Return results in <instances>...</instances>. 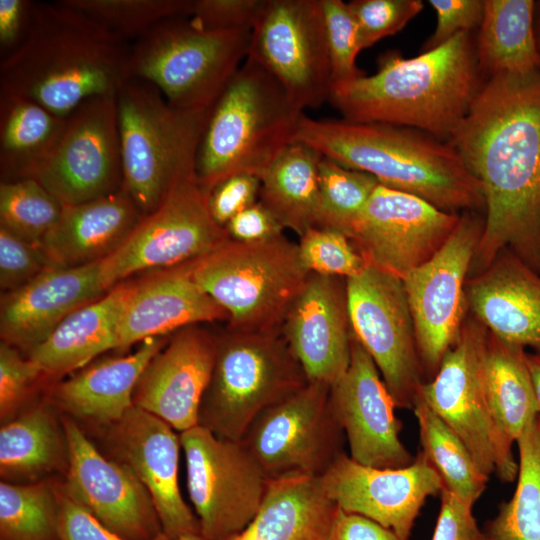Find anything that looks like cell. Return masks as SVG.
Wrapping results in <instances>:
<instances>
[{
  "label": "cell",
  "mask_w": 540,
  "mask_h": 540,
  "mask_svg": "<svg viewBox=\"0 0 540 540\" xmlns=\"http://www.w3.org/2000/svg\"><path fill=\"white\" fill-rule=\"evenodd\" d=\"M448 142L484 196L470 275L503 249L540 274V71L487 79Z\"/></svg>",
  "instance_id": "1"
},
{
  "label": "cell",
  "mask_w": 540,
  "mask_h": 540,
  "mask_svg": "<svg viewBox=\"0 0 540 540\" xmlns=\"http://www.w3.org/2000/svg\"><path fill=\"white\" fill-rule=\"evenodd\" d=\"M131 48L63 0L34 2L25 39L0 61V94L66 118L90 98L116 96L130 79Z\"/></svg>",
  "instance_id": "2"
},
{
  "label": "cell",
  "mask_w": 540,
  "mask_h": 540,
  "mask_svg": "<svg viewBox=\"0 0 540 540\" xmlns=\"http://www.w3.org/2000/svg\"><path fill=\"white\" fill-rule=\"evenodd\" d=\"M473 32L404 58L387 52L377 72L332 87L329 102L344 120L417 129L448 142L486 79Z\"/></svg>",
  "instance_id": "3"
},
{
  "label": "cell",
  "mask_w": 540,
  "mask_h": 540,
  "mask_svg": "<svg viewBox=\"0 0 540 540\" xmlns=\"http://www.w3.org/2000/svg\"><path fill=\"white\" fill-rule=\"evenodd\" d=\"M294 141L443 211L459 214L485 209L481 184L456 149L417 129L344 119L316 120L303 114Z\"/></svg>",
  "instance_id": "4"
},
{
  "label": "cell",
  "mask_w": 540,
  "mask_h": 540,
  "mask_svg": "<svg viewBox=\"0 0 540 540\" xmlns=\"http://www.w3.org/2000/svg\"><path fill=\"white\" fill-rule=\"evenodd\" d=\"M304 112L261 66L246 58L208 112L195 171L210 192L224 179H259L292 143Z\"/></svg>",
  "instance_id": "5"
},
{
  "label": "cell",
  "mask_w": 540,
  "mask_h": 540,
  "mask_svg": "<svg viewBox=\"0 0 540 540\" xmlns=\"http://www.w3.org/2000/svg\"><path fill=\"white\" fill-rule=\"evenodd\" d=\"M308 382L281 328H228L217 336L214 366L198 425L215 436L240 441L255 418Z\"/></svg>",
  "instance_id": "6"
},
{
  "label": "cell",
  "mask_w": 540,
  "mask_h": 540,
  "mask_svg": "<svg viewBox=\"0 0 540 540\" xmlns=\"http://www.w3.org/2000/svg\"><path fill=\"white\" fill-rule=\"evenodd\" d=\"M250 34L164 20L132 44L129 78L155 86L178 111L208 112L247 58Z\"/></svg>",
  "instance_id": "7"
},
{
  "label": "cell",
  "mask_w": 540,
  "mask_h": 540,
  "mask_svg": "<svg viewBox=\"0 0 540 540\" xmlns=\"http://www.w3.org/2000/svg\"><path fill=\"white\" fill-rule=\"evenodd\" d=\"M192 279L227 314L230 329L281 328L309 274L283 234L262 242L228 239L190 263Z\"/></svg>",
  "instance_id": "8"
},
{
  "label": "cell",
  "mask_w": 540,
  "mask_h": 540,
  "mask_svg": "<svg viewBox=\"0 0 540 540\" xmlns=\"http://www.w3.org/2000/svg\"><path fill=\"white\" fill-rule=\"evenodd\" d=\"M123 186L143 216L167 194L179 170L195 159L208 112L172 108L152 84L127 80L116 94Z\"/></svg>",
  "instance_id": "9"
},
{
  "label": "cell",
  "mask_w": 540,
  "mask_h": 540,
  "mask_svg": "<svg viewBox=\"0 0 540 540\" xmlns=\"http://www.w3.org/2000/svg\"><path fill=\"white\" fill-rule=\"evenodd\" d=\"M488 330L469 314L438 371L419 396L461 438L481 471L502 482L517 478L518 462L490 412L484 384Z\"/></svg>",
  "instance_id": "10"
},
{
  "label": "cell",
  "mask_w": 540,
  "mask_h": 540,
  "mask_svg": "<svg viewBox=\"0 0 540 540\" xmlns=\"http://www.w3.org/2000/svg\"><path fill=\"white\" fill-rule=\"evenodd\" d=\"M228 239L211 215L209 192L198 180L193 159L179 170L156 210L101 261L103 285L108 291L141 270L196 261Z\"/></svg>",
  "instance_id": "11"
},
{
  "label": "cell",
  "mask_w": 540,
  "mask_h": 540,
  "mask_svg": "<svg viewBox=\"0 0 540 540\" xmlns=\"http://www.w3.org/2000/svg\"><path fill=\"white\" fill-rule=\"evenodd\" d=\"M330 386L308 381L261 412L240 440L270 480L320 477L344 453Z\"/></svg>",
  "instance_id": "12"
},
{
  "label": "cell",
  "mask_w": 540,
  "mask_h": 540,
  "mask_svg": "<svg viewBox=\"0 0 540 540\" xmlns=\"http://www.w3.org/2000/svg\"><path fill=\"white\" fill-rule=\"evenodd\" d=\"M179 434L200 534L225 540L254 518L270 479L241 441L219 438L199 425Z\"/></svg>",
  "instance_id": "13"
},
{
  "label": "cell",
  "mask_w": 540,
  "mask_h": 540,
  "mask_svg": "<svg viewBox=\"0 0 540 540\" xmlns=\"http://www.w3.org/2000/svg\"><path fill=\"white\" fill-rule=\"evenodd\" d=\"M247 58L268 72L302 111L329 101L332 76L321 0H264Z\"/></svg>",
  "instance_id": "14"
},
{
  "label": "cell",
  "mask_w": 540,
  "mask_h": 540,
  "mask_svg": "<svg viewBox=\"0 0 540 540\" xmlns=\"http://www.w3.org/2000/svg\"><path fill=\"white\" fill-rule=\"evenodd\" d=\"M346 285L354 336L377 366L397 408L412 410L425 376L403 280L367 264Z\"/></svg>",
  "instance_id": "15"
},
{
  "label": "cell",
  "mask_w": 540,
  "mask_h": 540,
  "mask_svg": "<svg viewBox=\"0 0 540 540\" xmlns=\"http://www.w3.org/2000/svg\"><path fill=\"white\" fill-rule=\"evenodd\" d=\"M483 228L480 212H462L437 253L402 279L425 382L438 371L467 317L465 285Z\"/></svg>",
  "instance_id": "16"
},
{
  "label": "cell",
  "mask_w": 540,
  "mask_h": 540,
  "mask_svg": "<svg viewBox=\"0 0 540 540\" xmlns=\"http://www.w3.org/2000/svg\"><path fill=\"white\" fill-rule=\"evenodd\" d=\"M62 205H77L122 189L116 96L90 98L67 118L56 146L31 177Z\"/></svg>",
  "instance_id": "17"
},
{
  "label": "cell",
  "mask_w": 540,
  "mask_h": 540,
  "mask_svg": "<svg viewBox=\"0 0 540 540\" xmlns=\"http://www.w3.org/2000/svg\"><path fill=\"white\" fill-rule=\"evenodd\" d=\"M459 217L416 195L378 184L349 239L367 264L403 279L437 253Z\"/></svg>",
  "instance_id": "18"
},
{
  "label": "cell",
  "mask_w": 540,
  "mask_h": 540,
  "mask_svg": "<svg viewBox=\"0 0 540 540\" xmlns=\"http://www.w3.org/2000/svg\"><path fill=\"white\" fill-rule=\"evenodd\" d=\"M68 446L63 491L108 529L129 540L163 533L147 489L119 461L102 455L76 421L62 416Z\"/></svg>",
  "instance_id": "19"
},
{
  "label": "cell",
  "mask_w": 540,
  "mask_h": 540,
  "mask_svg": "<svg viewBox=\"0 0 540 540\" xmlns=\"http://www.w3.org/2000/svg\"><path fill=\"white\" fill-rule=\"evenodd\" d=\"M326 495L343 511L365 516L408 540L426 499L444 489L438 473L419 452L401 468L360 464L345 452L319 477Z\"/></svg>",
  "instance_id": "20"
},
{
  "label": "cell",
  "mask_w": 540,
  "mask_h": 540,
  "mask_svg": "<svg viewBox=\"0 0 540 540\" xmlns=\"http://www.w3.org/2000/svg\"><path fill=\"white\" fill-rule=\"evenodd\" d=\"M330 402L353 460L377 468H401L414 461L400 438L394 399L354 334L349 365L330 386Z\"/></svg>",
  "instance_id": "21"
},
{
  "label": "cell",
  "mask_w": 540,
  "mask_h": 540,
  "mask_svg": "<svg viewBox=\"0 0 540 540\" xmlns=\"http://www.w3.org/2000/svg\"><path fill=\"white\" fill-rule=\"evenodd\" d=\"M111 457L126 465L149 492L163 533L172 540L200 533L198 519L178 483L180 434L137 406L102 427Z\"/></svg>",
  "instance_id": "22"
},
{
  "label": "cell",
  "mask_w": 540,
  "mask_h": 540,
  "mask_svg": "<svg viewBox=\"0 0 540 540\" xmlns=\"http://www.w3.org/2000/svg\"><path fill=\"white\" fill-rule=\"evenodd\" d=\"M281 331L307 380L331 386L346 371L351 355L346 279L309 273Z\"/></svg>",
  "instance_id": "23"
},
{
  "label": "cell",
  "mask_w": 540,
  "mask_h": 540,
  "mask_svg": "<svg viewBox=\"0 0 540 540\" xmlns=\"http://www.w3.org/2000/svg\"><path fill=\"white\" fill-rule=\"evenodd\" d=\"M217 336L196 325L176 331L151 359L133 393V405L179 433L198 425L212 374Z\"/></svg>",
  "instance_id": "24"
},
{
  "label": "cell",
  "mask_w": 540,
  "mask_h": 540,
  "mask_svg": "<svg viewBox=\"0 0 540 540\" xmlns=\"http://www.w3.org/2000/svg\"><path fill=\"white\" fill-rule=\"evenodd\" d=\"M101 261L76 267L51 266L22 287L5 293L0 307L2 341L29 353L70 314L103 296L107 290Z\"/></svg>",
  "instance_id": "25"
},
{
  "label": "cell",
  "mask_w": 540,
  "mask_h": 540,
  "mask_svg": "<svg viewBox=\"0 0 540 540\" xmlns=\"http://www.w3.org/2000/svg\"><path fill=\"white\" fill-rule=\"evenodd\" d=\"M467 310L499 339L540 354V274L503 249L465 285Z\"/></svg>",
  "instance_id": "26"
},
{
  "label": "cell",
  "mask_w": 540,
  "mask_h": 540,
  "mask_svg": "<svg viewBox=\"0 0 540 540\" xmlns=\"http://www.w3.org/2000/svg\"><path fill=\"white\" fill-rule=\"evenodd\" d=\"M190 263L133 285L120 317L116 349L199 323L228 319L192 279Z\"/></svg>",
  "instance_id": "27"
},
{
  "label": "cell",
  "mask_w": 540,
  "mask_h": 540,
  "mask_svg": "<svg viewBox=\"0 0 540 540\" xmlns=\"http://www.w3.org/2000/svg\"><path fill=\"white\" fill-rule=\"evenodd\" d=\"M142 218L124 189L81 204L63 205L58 222L40 247L52 266L91 264L115 252Z\"/></svg>",
  "instance_id": "28"
},
{
  "label": "cell",
  "mask_w": 540,
  "mask_h": 540,
  "mask_svg": "<svg viewBox=\"0 0 540 540\" xmlns=\"http://www.w3.org/2000/svg\"><path fill=\"white\" fill-rule=\"evenodd\" d=\"M168 340L167 336L149 338L129 355L83 368L53 387L52 403L69 417L100 427L118 421L133 406V393L145 367Z\"/></svg>",
  "instance_id": "29"
},
{
  "label": "cell",
  "mask_w": 540,
  "mask_h": 540,
  "mask_svg": "<svg viewBox=\"0 0 540 540\" xmlns=\"http://www.w3.org/2000/svg\"><path fill=\"white\" fill-rule=\"evenodd\" d=\"M337 511L319 477L273 479L254 518L225 540H332Z\"/></svg>",
  "instance_id": "30"
},
{
  "label": "cell",
  "mask_w": 540,
  "mask_h": 540,
  "mask_svg": "<svg viewBox=\"0 0 540 540\" xmlns=\"http://www.w3.org/2000/svg\"><path fill=\"white\" fill-rule=\"evenodd\" d=\"M133 285L117 284L99 299L70 314L28 353V358L43 375L59 378L83 368L99 354L116 349L120 317Z\"/></svg>",
  "instance_id": "31"
},
{
  "label": "cell",
  "mask_w": 540,
  "mask_h": 540,
  "mask_svg": "<svg viewBox=\"0 0 540 540\" xmlns=\"http://www.w3.org/2000/svg\"><path fill=\"white\" fill-rule=\"evenodd\" d=\"M534 5L533 0H485L475 42L478 66L486 80L540 71Z\"/></svg>",
  "instance_id": "32"
},
{
  "label": "cell",
  "mask_w": 540,
  "mask_h": 540,
  "mask_svg": "<svg viewBox=\"0 0 540 540\" xmlns=\"http://www.w3.org/2000/svg\"><path fill=\"white\" fill-rule=\"evenodd\" d=\"M321 158L310 146L294 141L260 177L259 201L299 237L318 227Z\"/></svg>",
  "instance_id": "33"
},
{
  "label": "cell",
  "mask_w": 540,
  "mask_h": 540,
  "mask_svg": "<svg viewBox=\"0 0 540 540\" xmlns=\"http://www.w3.org/2000/svg\"><path fill=\"white\" fill-rule=\"evenodd\" d=\"M66 118L31 100L0 94L1 181L31 178L59 141Z\"/></svg>",
  "instance_id": "34"
},
{
  "label": "cell",
  "mask_w": 540,
  "mask_h": 540,
  "mask_svg": "<svg viewBox=\"0 0 540 540\" xmlns=\"http://www.w3.org/2000/svg\"><path fill=\"white\" fill-rule=\"evenodd\" d=\"M526 349L488 331L484 384L492 417L502 435L516 444L538 416Z\"/></svg>",
  "instance_id": "35"
},
{
  "label": "cell",
  "mask_w": 540,
  "mask_h": 540,
  "mask_svg": "<svg viewBox=\"0 0 540 540\" xmlns=\"http://www.w3.org/2000/svg\"><path fill=\"white\" fill-rule=\"evenodd\" d=\"M68 446L62 421L39 404L0 429V473L4 481L41 477L67 469Z\"/></svg>",
  "instance_id": "36"
},
{
  "label": "cell",
  "mask_w": 540,
  "mask_h": 540,
  "mask_svg": "<svg viewBox=\"0 0 540 540\" xmlns=\"http://www.w3.org/2000/svg\"><path fill=\"white\" fill-rule=\"evenodd\" d=\"M412 410L419 427L420 452L438 473L443 490L473 506L486 489L489 477L461 438L419 395Z\"/></svg>",
  "instance_id": "37"
},
{
  "label": "cell",
  "mask_w": 540,
  "mask_h": 540,
  "mask_svg": "<svg viewBox=\"0 0 540 540\" xmlns=\"http://www.w3.org/2000/svg\"><path fill=\"white\" fill-rule=\"evenodd\" d=\"M517 484L484 528L486 540H540V416L516 441Z\"/></svg>",
  "instance_id": "38"
},
{
  "label": "cell",
  "mask_w": 540,
  "mask_h": 540,
  "mask_svg": "<svg viewBox=\"0 0 540 540\" xmlns=\"http://www.w3.org/2000/svg\"><path fill=\"white\" fill-rule=\"evenodd\" d=\"M59 489L41 481L0 483V540H59Z\"/></svg>",
  "instance_id": "39"
},
{
  "label": "cell",
  "mask_w": 540,
  "mask_h": 540,
  "mask_svg": "<svg viewBox=\"0 0 540 540\" xmlns=\"http://www.w3.org/2000/svg\"><path fill=\"white\" fill-rule=\"evenodd\" d=\"M378 184L372 175L322 156L319 162L318 227L336 230L349 237Z\"/></svg>",
  "instance_id": "40"
},
{
  "label": "cell",
  "mask_w": 540,
  "mask_h": 540,
  "mask_svg": "<svg viewBox=\"0 0 540 540\" xmlns=\"http://www.w3.org/2000/svg\"><path fill=\"white\" fill-rule=\"evenodd\" d=\"M133 44L164 20L189 17L192 0H63Z\"/></svg>",
  "instance_id": "41"
},
{
  "label": "cell",
  "mask_w": 540,
  "mask_h": 540,
  "mask_svg": "<svg viewBox=\"0 0 540 540\" xmlns=\"http://www.w3.org/2000/svg\"><path fill=\"white\" fill-rule=\"evenodd\" d=\"M62 203L34 178L1 181L0 227L39 245L58 222Z\"/></svg>",
  "instance_id": "42"
},
{
  "label": "cell",
  "mask_w": 540,
  "mask_h": 540,
  "mask_svg": "<svg viewBox=\"0 0 540 540\" xmlns=\"http://www.w3.org/2000/svg\"><path fill=\"white\" fill-rule=\"evenodd\" d=\"M299 238V257L309 273L348 279L367 265L349 237L339 231L316 227Z\"/></svg>",
  "instance_id": "43"
},
{
  "label": "cell",
  "mask_w": 540,
  "mask_h": 540,
  "mask_svg": "<svg viewBox=\"0 0 540 540\" xmlns=\"http://www.w3.org/2000/svg\"><path fill=\"white\" fill-rule=\"evenodd\" d=\"M331 64L332 87L353 81L364 71L356 65L362 50L356 21L348 3L321 0Z\"/></svg>",
  "instance_id": "44"
},
{
  "label": "cell",
  "mask_w": 540,
  "mask_h": 540,
  "mask_svg": "<svg viewBox=\"0 0 540 540\" xmlns=\"http://www.w3.org/2000/svg\"><path fill=\"white\" fill-rule=\"evenodd\" d=\"M348 6L358 27L362 50L399 32L424 8L421 0H353Z\"/></svg>",
  "instance_id": "45"
},
{
  "label": "cell",
  "mask_w": 540,
  "mask_h": 540,
  "mask_svg": "<svg viewBox=\"0 0 540 540\" xmlns=\"http://www.w3.org/2000/svg\"><path fill=\"white\" fill-rule=\"evenodd\" d=\"M39 245L27 242L0 227V286L5 293L16 290L48 267Z\"/></svg>",
  "instance_id": "46"
},
{
  "label": "cell",
  "mask_w": 540,
  "mask_h": 540,
  "mask_svg": "<svg viewBox=\"0 0 540 540\" xmlns=\"http://www.w3.org/2000/svg\"><path fill=\"white\" fill-rule=\"evenodd\" d=\"M43 375L31 359L21 357L17 349L0 344V417L9 420L25 400L31 384Z\"/></svg>",
  "instance_id": "47"
},
{
  "label": "cell",
  "mask_w": 540,
  "mask_h": 540,
  "mask_svg": "<svg viewBox=\"0 0 540 540\" xmlns=\"http://www.w3.org/2000/svg\"><path fill=\"white\" fill-rule=\"evenodd\" d=\"M264 0H192L189 18L208 30H251Z\"/></svg>",
  "instance_id": "48"
},
{
  "label": "cell",
  "mask_w": 540,
  "mask_h": 540,
  "mask_svg": "<svg viewBox=\"0 0 540 540\" xmlns=\"http://www.w3.org/2000/svg\"><path fill=\"white\" fill-rule=\"evenodd\" d=\"M437 16L433 34L422 52L437 48L461 32L479 28L484 16L485 0H429Z\"/></svg>",
  "instance_id": "49"
},
{
  "label": "cell",
  "mask_w": 540,
  "mask_h": 540,
  "mask_svg": "<svg viewBox=\"0 0 540 540\" xmlns=\"http://www.w3.org/2000/svg\"><path fill=\"white\" fill-rule=\"evenodd\" d=\"M261 182L257 176L236 174L218 183L209 192V209L222 228L238 213L256 203Z\"/></svg>",
  "instance_id": "50"
},
{
  "label": "cell",
  "mask_w": 540,
  "mask_h": 540,
  "mask_svg": "<svg viewBox=\"0 0 540 540\" xmlns=\"http://www.w3.org/2000/svg\"><path fill=\"white\" fill-rule=\"evenodd\" d=\"M59 489V488H58ZM59 540H129L108 529L59 489ZM151 540H172L165 533Z\"/></svg>",
  "instance_id": "51"
},
{
  "label": "cell",
  "mask_w": 540,
  "mask_h": 540,
  "mask_svg": "<svg viewBox=\"0 0 540 540\" xmlns=\"http://www.w3.org/2000/svg\"><path fill=\"white\" fill-rule=\"evenodd\" d=\"M441 506L431 540H486L472 512V505L443 490Z\"/></svg>",
  "instance_id": "52"
},
{
  "label": "cell",
  "mask_w": 540,
  "mask_h": 540,
  "mask_svg": "<svg viewBox=\"0 0 540 540\" xmlns=\"http://www.w3.org/2000/svg\"><path fill=\"white\" fill-rule=\"evenodd\" d=\"M230 240L255 243L283 234V226L259 200L234 216L224 227Z\"/></svg>",
  "instance_id": "53"
},
{
  "label": "cell",
  "mask_w": 540,
  "mask_h": 540,
  "mask_svg": "<svg viewBox=\"0 0 540 540\" xmlns=\"http://www.w3.org/2000/svg\"><path fill=\"white\" fill-rule=\"evenodd\" d=\"M34 2L0 0L1 59L14 52L25 39L32 21Z\"/></svg>",
  "instance_id": "54"
},
{
  "label": "cell",
  "mask_w": 540,
  "mask_h": 540,
  "mask_svg": "<svg viewBox=\"0 0 540 540\" xmlns=\"http://www.w3.org/2000/svg\"><path fill=\"white\" fill-rule=\"evenodd\" d=\"M332 540H403L394 531L359 514L338 508Z\"/></svg>",
  "instance_id": "55"
},
{
  "label": "cell",
  "mask_w": 540,
  "mask_h": 540,
  "mask_svg": "<svg viewBox=\"0 0 540 540\" xmlns=\"http://www.w3.org/2000/svg\"><path fill=\"white\" fill-rule=\"evenodd\" d=\"M526 360L535 392L538 415L540 416V354L535 352H527Z\"/></svg>",
  "instance_id": "56"
},
{
  "label": "cell",
  "mask_w": 540,
  "mask_h": 540,
  "mask_svg": "<svg viewBox=\"0 0 540 540\" xmlns=\"http://www.w3.org/2000/svg\"><path fill=\"white\" fill-rule=\"evenodd\" d=\"M534 34L537 47L540 51V0L534 5Z\"/></svg>",
  "instance_id": "57"
},
{
  "label": "cell",
  "mask_w": 540,
  "mask_h": 540,
  "mask_svg": "<svg viewBox=\"0 0 540 540\" xmlns=\"http://www.w3.org/2000/svg\"><path fill=\"white\" fill-rule=\"evenodd\" d=\"M176 540H206L200 533L189 534L179 537Z\"/></svg>",
  "instance_id": "58"
}]
</instances>
